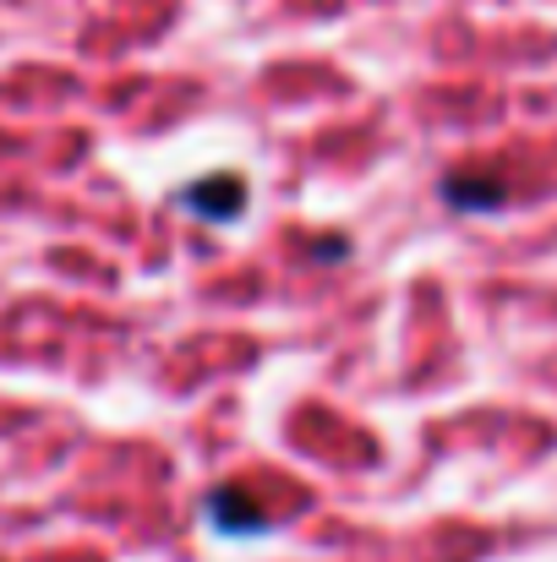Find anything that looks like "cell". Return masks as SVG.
Returning <instances> with one entry per match:
<instances>
[{"label":"cell","instance_id":"2","mask_svg":"<svg viewBox=\"0 0 557 562\" xmlns=\"http://www.w3.org/2000/svg\"><path fill=\"white\" fill-rule=\"evenodd\" d=\"M208 514L219 519V530H235V536H241V530H257V525H263V514H257V508H252L246 497H219V503H213Z\"/></svg>","mask_w":557,"mask_h":562},{"label":"cell","instance_id":"1","mask_svg":"<svg viewBox=\"0 0 557 562\" xmlns=\"http://www.w3.org/2000/svg\"><path fill=\"white\" fill-rule=\"evenodd\" d=\"M186 207H197L202 218H235L241 207H246V187H241V176H208L202 187H186L181 191Z\"/></svg>","mask_w":557,"mask_h":562}]
</instances>
